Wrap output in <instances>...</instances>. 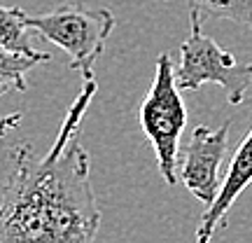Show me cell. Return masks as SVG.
Returning <instances> with one entry per match:
<instances>
[{
	"label": "cell",
	"instance_id": "1",
	"mask_svg": "<svg viewBox=\"0 0 252 243\" xmlns=\"http://www.w3.org/2000/svg\"><path fill=\"white\" fill-rule=\"evenodd\" d=\"M96 91V80H84L42 157L31 143L14 145L0 199V243H96L100 208L89 152L80 143L82 119Z\"/></svg>",
	"mask_w": 252,
	"mask_h": 243
},
{
	"label": "cell",
	"instance_id": "2",
	"mask_svg": "<svg viewBox=\"0 0 252 243\" xmlns=\"http://www.w3.org/2000/svg\"><path fill=\"white\" fill-rule=\"evenodd\" d=\"M26 26L61 47L70 56V70L80 72L82 80H94V66L115 28V14L105 7L63 2L47 14L26 17Z\"/></svg>",
	"mask_w": 252,
	"mask_h": 243
},
{
	"label": "cell",
	"instance_id": "3",
	"mask_svg": "<svg viewBox=\"0 0 252 243\" xmlns=\"http://www.w3.org/2000/svg\"><path fill=\"white\" fill-rule=\"evenodd\" d=\"M138 122L154 147L159 175L168 187H175L180 138L187 126V108L175 84V66L171 54H161L157 59L152 87L138 110Z\"/></svg>",
	"mask_w": 252,
	"mask_h": 243
},
{
	"label": "cell",
	"instance_id": "4",
	"mask_svg": "<svg viewBox=\"0 0 252 243\" xmlns=\"http://www.w3.org/2000/svg\"><path fill=\"white\" fill-rule=\"evenodd\" d=\"M201 14L189 9V37L180 45V68L175 84L180 91H196L213 82L222 87L229 105H241L252 84V63H238L201 28Z\"/></svg>",
	"mask_w": 252,
	"mask_h": 243
},
{
	"label": "cell",
	"instance_id": "5",
	"mask_svg": "<svg viewBox=\"0 0 252 243\" xmlns=\"http://www.w3.org/2000/svg\"><path fill=\"white\" fill-rule=\"evenodd\" d=\"M229 119L217 129L206 124L194 126L187 147L182 150L180 180L189 194L203 201L206 206L213 204L220 189V166L229 145Z\"/></svg>",
	"mask_w": 252,
	"mask_h": 243
},
{
	"label": "cell",
	"instance_id": "6",
	"mask_svg": "<svg viewBox=\"0 0 252 243\" xmlns=\"http://www.w3.org/2000/svg\"><path fill=\"white\" fill-rule=\"evenodd\" d=\"M250 182H252V129L243 138V143L238 145L234 159L229 164L224 180L220 182L217 197L206 208V213L201 215V225L196 227V243H210L215 232L226 222V213L231 210L236 199L250 187Z\"/></svg>",
	"mask_w": 252,
	"mask_h": 243
},
{
	"label": "cell",
	"instance_id": "7",
	"mask_svg": "<svg viewBox=\"0 0 252 243\" xmlns=\"http://www.w3.org/2000/svg\"><path fill=\"white\" fill-rule=\"evenodd\" d=\"M26 12L17 5H0V47H5L9 52H19L26 56H35L40 61L49 63L52 54L37 52L28 40V26H26Z\"/></svg>",
	"mask_w": 252,
	"mask_h": 243
},
{
	"label": "cell",
	"instance_id": "8",
	"mask_svg": "<svg viewBox=\"0 0 252 243\" xmlns=\"http://www.w3.org/2000/svg\"><path fill=\"white\" fill-rule=\"evenodd\" d=\"M37 63H45L35 59V56H26L19 52H9L5 47H0V96L5 94H26L28 82L26 75L28 70H33Z\"/></svg>",
	"mask_w": 252,
	"mask_h": 243
},
{
	"label": "cell",
	"instance_id": "9",
	"mask_svg": "<svg viewBox=\"0 0 252 243\" xmlns=\"http://www.w3.org/2000/svg\"><path fill=\"white\" fill-rule=\"evenodd\" d=\"M191 12L201 17L226 19L252 28V0H185Z\"/></svg>",
	"mask_w": 252,
	"mask_h": 243
},
{
	"label": "cell",
	"instance_id": "10",
	"mask_svg": "<svg viewBox=\"0 0 252 243\" xmlns=\"http://www.w3.org/2000/svg\"><path fill=\"white\" fill-rule=\"evenodd\" d=\"M21 117H24V112H19V110L9 112L5 117H0V138H5L9 131H14V129L21 124Z\"/></svg>",
	"mask_w": 252,
	"mask_h": 243
}]
</instances>
